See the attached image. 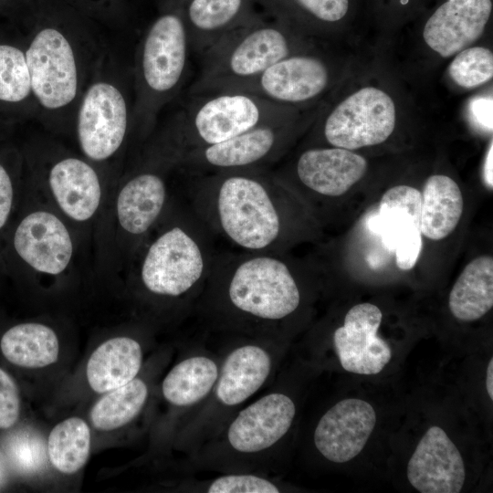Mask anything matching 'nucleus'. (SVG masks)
<instances>
[{
	"label": "nucleus",
	"instance_id": "nucleus-1",
	"mask_svg": "<svg viewBox=\"0 0 493 493\" xmlns=\"http://www.w3.org/2000/svg\"><path fill=\"white\" fill-rule=\"evenodd\" d=\"M285 193L270 168L192 175L188 205L232 250L279 253L287 234Z\"/></svg>",
	"mask_w": 493,
	"mask_h": 493
},
{
	"label": "nucleus",
	"instance_id": "nucleus-2",
	"mask_svg": "<svg viewBox=\"0 0 493 493\" xmlns=\"http://www.w3.org/2000/svg\"><path fill=\"white\" fill-rule=\"evenodd\" d=\"M25 54L40 121H74L82 93L107 55L100 39L73 21L40 16Z\"/></svg>",
	"mask_w": 493,
	"mask_h": 493
},
{
	"label": "nucleus",
	"instance_id": "nucleus-3",
	"mask_svg": "<svg viewBox=\"0 0 493 493\" xmlns=\"http://www.w3.org/2000/svg\"><path fill=\"white\" fill-rule=\"evenodd\" d=\"M291 107L233 91L190 94L154 144L152 155L171 164L180 153L229 140L260 125L288 119Z\"/></svg>",
	"mask_w": 493,
	"mask_h": 493
},
{
	"label": "nucleus",
	"instance_id": "nucleus-4",
	"mask_svg": "<svg viewBox=\"0 0 493 493\" xmlns=\"http://www.w3.org/2000/svg\"><path fill=\"white\" fill-rule=\"evenodd\" d=\"M238 314L281 320L297 310L300 290L292 268L274 252L217 251L206 284Z\"/></svg>",
	"mask_w": 493,
	"mask_h": 493
},
{
	"label": "nucleus",
	"instance_id": "nucleus-5",
	"mask_svg": "<svg viewBox=\"0 0 493 493\" xmlns=\"http://www.w3.org/2000/svg\"><path fill=\"white\" fill-rule=\"evenodd\" d=\"M190 205L165 223L142 253L139 278L150 293L179 298L206 284L218 250Z\"/></svg>",
	"mask_w": 493,
	"mask_h": 493
},
{
	"label": "nucleus",
	"instance_id": "nucleus-6",
	"mask_svg": "<svg viewBox=\"0 0 493 493\" xmlns=\"http://www.w3.org/2000/svg\"><path fill=\"white\" fill-rule=\"evenodd\" d=\"M191 50L184 17L176 13L161 15L143 34L132 77V124L142 132L152 129L160 111L184 85Z\"/></svg>",
	"mask_w": 493,
	"mask_h": 493
},
{
	"label": "nucleus",
	"instance_id": "nucleus-7",
	"mask_svg": "<svg viewBox=\"0 0 493 493\" xmlns=\"http://www.w3.org/2000/svg\"><path fill=\"white\" fill-rule=\"evenodd\" d=\"M130 84L107 54L82 93L74 117L78 143L87 159L106 161L124 144L133 121Z\"/></svg>",
	"mask_w": 493,
	"mask_h": 493
},
{
	"label": "nucleus",
	"instance_id": "nucleus-8",
	"mask_svg": "<svg viewBox=\"0 0 493 493\" xmlns=\"http://www.w3.org/2000/svg\"><path fill=\"white\" fill-rule=\"evenodd\" d=\"M294 39L278 26L246 23L231 31L202 57V68L190 94H202L221 85L249 79L294 54Z\"/></svg>",
	"mask_w": 493,
	"mask_h": 493
},
{
	"label": "nucleus",
	"instance_id": "nucleus-9",
	"mask_svg": "<svg viewBox=\"0 0 493 493\" xmlns=\"http://www.w3.org/2000/svg\"><path fill=\"white\" fill-rule=\"evenodd\" d=\"M289 137L288 119L264 124L220 143L185 151L171 163L191 175L220 171L270 168Z\"/></svg>",
	"mask_w": 493,
	"mask_h": 493
},
{
	"label": "nucleus",
	"instance_id": "nucleus-10",
	"mask_svg": "<svg viewBox=\"0 0 493 493\" xmlns=\"http://www.w3.org/2000/svg\"><path fill=\"white\" fill-rule=\"evenodd\" d=\"M395 121L392 98L380 89L365 87L330 110L323 122L322 134L332 147L355 150L386 141Z\"/></svg>",
	"mask_w": 493,
	"mask_h": 493
},
{
	"label": "nucleus",
	"instance_id": "nucleus-11",
	"mask_svg": "<svg viewBox=\"0 0 493 493\" xmlns=\"http://www.w3.org/2000/svg\"><path fill=\"white\" fill-rule=\"evenodd\" d=\"M330 79V69L321 58L294 53L255 77L229 82L205 93L242 92L292 107L318 98L328 88Z\"/></svg>",
	"mask_w": 493,
	"mask_h": 493
},
{
	"label": "nucleus",
	"instance_id": "nucleus-12",
	"mask_svg": "<svg viewBox=\"0 0 493 493\" xmlns=\"http://www.w3.org/2000/svg\"><path fill=\"white\" fill-rule=\"evenodd\" d=\"M382 311L372 303L353 306L343 325L335 330L333 343L342 368L358 374H377L389 363L392 350L377 334Z\"/></svg>",
	"mask_w": 493,
	"mask_h": 493
},
{
	"label": "nucleus",
	"instance_id": "nucleus-13",
	"mask_svg": "<svg viewBox=\"0 0 493 493\" xmlns=\"http://www.w3.org/2000/svg\"><path fill=\"white\" fill-rule=\"evenodd\" d=\"M13 246L17 256L34 270L58 275L69 265L72 238L65 224L53 213H29L16 226Z\"/></svg>",
	"mask_w": 493,
	"mask_h": 493
},
{
	"label": "nucleus",
	"instance_id": "nucleus-14",
	"mask_svg": "<svg viewBox=\"0 0 493 493\" xmlns=\"http://www.w3.org/2000/svg\"><path fill=\"white\" fill-rule=\"evenodd\" d=\"M375 424L376 414L368 402L357 398L341 400L319 421L314 432L315 446L329 461L348 462L363 449Z\"/></svg>",
	"mask_w": 493,
	"mask_h": 493
},
{
	"label": "nucleus",
	"instance_id": "nucleus-15",
	"mask_svg": "<svg viewBox=\"0 0 493 493\" xmlns=\"http://www.w3.org/2000/svg\"><path fill=\"white\" fill-rule=\"evenodd\" d=\"M407 478L421 493H458L466 469L461 454L446 433L431 426L421 438L407 465Z\"/></svg>",
	"mask_w": 493,
	"mask_h": 493
},
{
	"label": "nucleus",
	"instance_id": "nucleus-16",
	"mask_svg": "<svg viewBox=\"0 0 493 493\" xmlns=\"http://www.w3.org/2000/svg\"><path fill=\"white\" fill-rule=\"evenodd\" d=\"M148 166L132 175L117 196L119 226L133 238L147 236L163 215L167 205L168 189L163 170L173 167L152 156Z\"/></svg>",
	"mask_w": 493,
	"mask_h": 493
},
{
	"label": "nucleus",
	"instance_id": "nucleus-17",
	"mask_svg": "<svg viewBox=\"0 0 493 493\" xmlns=\"http://www.w3.org/2000/svg\"><path fill=\"white\" fill-rule=\"evenodd\" d=\"M379 220L387 245L395 252L396 265L409 270L421 254V193L409 185L387 190L379 205Z\"/></svg>",
	"mask_w": 493,
	"mask_h": 493
},
{
	"label": "nucleus",
	"instance_id": "nucleus-18",
	"mask_svg": "<svg viewBox=\"0 0 493 493\" xmlns=\"http://www.w3.org/2000/svg\"><path fill=\"white\" fill-rule=\"evenodd\" d=\"M491 10V0H446L425 23V42L443 58L456 55L481 37Z\"/></svg>",
	"mask_w": 493,
	"mask_h": 493
},
{
	"label": "nucleus",
	"instance_id": "nucleus-19",
	"mask_svg": "<svg viewBox=\"0 0 493 493\" xmlns=\"http://www.w3.org/2000/svg\"><path fill=\"white\" fill-rule=\"evenodd\" d=\"M366 170L367 162L362 156L332 146L305 150L294 164L298 182L313 194L326 197L344 194Z\"/></svg>",
	"mask_w": 493,
	"mask_h": 493
},
{
	"label": "nucleus",
	"instance_id": "nucleus-20",
	"mask_svg": "<svg viewBox=\"0 0 493 493\" xmlns=\"http://www.w3.org/2000/svg\"><path fill=\"white\" fill-rule=\"evenodd\" d=\"M296 413L286 394L265 395L243 409L231 423L227 438L242 453H256L276 444L288 431Z\"/></svg>",
	"mask_w": 493,
	"mask_h": 493
},
{
	"label": "nucleus",
	"instance_id": "nucleus-21",
	"mask_svg": "<svg viewBox=\"0 0 493 493\" xmlns=\"http://www.w3.org/2000/svg\"><path fill=\"white\" fill-rule=\"evenodd\" d=\"M49 190L58 207L78 222L90 219L101 200V185L96 170L87 161L63 157L48 170Z\"/></svg>",
	"mask_w": 493,
	"mask_h": 493
},
{
	"label": "nucleus",
	"instance_id": "nucleus-22",
	"mask_svg": "<svg viewBox=\"0 0 493 493\" xmlns=\"http://www.w3.org/2000/svg\"><path fill=\"white\" fill-rule=\"evenodd\" d=\"M270 369V356L263 348L252 344L236 348L224 362L216 397L226 405L244 402L262 386Z\"/></svg>",
	"mask_w": 493,
	"mask_h": 493
},
{
	"label": "nucleus",
	"instance_id": "nucleus-23",
	"mask_svg": "<svg viewBox=\"0 0 493 493\" xmlns=\"http://www.w3.org/2000/svg\"><path fill=\"white\" fill-rule=\"evenodd\" d=\"M142 348L129 337H115L100 345L87 364V379L93 391L110 392L135 378L142 365Z\"/></svg>",
	"mask_w": 493,
	"mask_h": 493
},
{
	"label": "nucleus",
	"instance_id": "nucleus-24",
	"mask_svg": "<svg viewBox=\"0 0 493 493\" xmlns=\"http://www.w3.org/2000/svg\"><path fill=\"white\" fill-rule=\"evenodd\" d=\"M246 0H191L186 8L185 26L191 49L202 56L210 47L242 22Z\"/></svg>",
	"mask_w": 493,
	"mask_h": 493
},
{
	"label": "nucleus",
	"instance_id": "nucleus-25",
	"mask_svg": "<svg viewBox=\"0 0 493 493\" xmlns=\"http://www.w3.org/2000/svg\"><path fill=\"white\" fill-rule=\"evenodd\" d=\"M463 212V196L449 176L434 174L427 178L421 194L420 230L432 240L448 236L456 227Z\"/></svg>",
	"mask_w": 493,
	"mask_h": 493
},
{
	"label": "nucleus",
	"instance_id": "nucleus-26",
	"mask_svg": "<svg viewBox=\"0 0 493 493\" xmlns=\"http://www.w3.org/2000/svg\"><path fill=\"white\" fill-rule=\"evenodd\" d=\"M452 315L473 321L493 307V258L480 256L469 262L455 282L448 299Z\"/></svg>",
	"mask_w": 493,
	"mask_h": 493
},
{
	"label": "nucleus",
	"instance_id": "nucleus-27",
	"mask_svg": "<svg viewBox=\"0 0 493 493\" xmlns=\"http://www.w3.org/2000/svg\"><path fill=\"white\" fill-rule=\"evenodd\" d=\"M1 351L12 363L26 368H41L57 362L59 344L55 331L40 323L16 325L1 338Z\"/></svg>",
	"mask_w": 493,
	"mask_h": 493
},
{
	"label": "nucleus",
	"instance_id": "nucleus-28",
	"mask_svg": "<svg viewBox=\"0 0 493 493\" xmlns=\"http://www.w3.org/2000/svg\"><path fill=\"white\" fill-rule=\"evenodd\" d=\"M215 362L205 356H194L175 365L163 382V394L171 404L186 406L203 399L217 381Z\"/></svg>",
	"mask_w": 493,
	"mask_h": 493
},
{
	"label": "nucleus",
	"instance_id": "nucleus-29",
	"mask_svg": "<svg viewBox=\"0 0 493 493\" xmlns=\"http://www.w3.org/2000/svg\"><path fill=\"white\" fill-rule=\"evenodd\" d=\"M47 456L51 464L64 474L79 471L87 462L90 451V431L79 417L58 424L47 440Z\"/></svg>",
	"mask_w": 493,
	"mask_h": 493
},
{
	"label": "nucleus",
	"instance_id": "nucleus-30",
	"mask_svg": "<svg viewBox=\"0 0 493 493\" xmlns=\"http://www.w3.org/2000/svg\"><path fill=\"white\" fill-rule=\"evenodd\" d=\"M147 395L146 384L136 378L110 391L91 409L92 425L106 431L123 426L140 413Z\"/></svg>",
	"mask_w": 493,
	"mask_h": 493
},
{
	"label": "nucleus",
	"instance_id": "nucleus-31",
	"mask_svg": "<svg viewBox=\"0 0 493 493\" xmlns=\"http://www.w3.org/2000/svg\"><path fill=\"white\" fill-rule=\"evenodd\" d=\"M27 101L35 104L25 49L0 44V102L17 105Z\"/></svg>",
	"mask_w": 493,
	"mask_h": 493
},
{
	"label": "nucleus",
	"instance_id": "nucleus-32",
	"mask_svg": "<svg viewBox=\"0 0 493 493\" xmlns=\"http://www.w3.org/2000/svg\"><path fill=\"white\" fill-rule=\"evenodd\" d=\"M5 453L11 467L22 475L38 472L46 464L47 449L36 431L16 430L5 442Z\"/></svg>",
	"mask_w": 493,
	"mask_h": 493
},
{
	"label": "nucleus",
	"instance_id": "nucleus-33",
	"mask_svg": "<svg viewBox=\"0 0 493 493\" xmlns=\"http://www.w3.org/2000/svg\"><path fill=\"white\" fill-rule=\"evenodd\" d=\"M451 79L460 87L472 89L493 77V54L484 47L464 48L448 67Z\"/></svg>",
	"mask_w": 493,
	"mask_h": 493
},
{
	"label": "nucleus",
	"instance_id": "nucleus-34",
	"mask_svg": "<svg viewBox=\"0 0 493 493\" xmlns=\"http://www.w3.org/2000/svg\"><path fill=\"white\" fill-rule=\"evenodd\" d=\"M209 493H278L270 481L254 475H228L215 479Z\"/></svg>",
	"mask_w": 493,
	"mask_h": 493
},
{
	"label": "nucleus",
	"instance_id": "nucleus-35",
	"mask_svg": "<svg viewBox=\"0 0 493 493\" xmlns=\"http://www.w3.org/2000/svg\"><path fill=\"white\" fill-rule=\"evenodd\" d=\"M20 413V398L13 378L0 368V429L13 426Z\"/></svg>",
	"mask_w": 493,
	"mask_h": 493
},
{
	"label": "nucleus",
	"instance_id": "nucleus-36",
	"mask_svg": "<svg viewBox=\"0 0 493 493\" xmlns=\"http://www.w3.org/2000/svg\"><path fill=\"white\" fill-rule=\"evenodd\" d=\"M296 3L316 19L334 23L345 16L349 0H295Z\"/></svg>",
	"mask_w": 493,
	"mask_h": 493
},
{
	"label": "nucleus",
	"instance_id": "nucleus-37",
	"mask_svg": "<svg viewBox=\"0 0 493 493\" xmlns=\"http://www.w3.org/2000/svg\"><path fill=\"white\" fill-rule=\"evenodd\" d=\"M14 184L10 173L0 162V231L6 225L14 205Z\"/></svg>",
	"mask_w": 493,
	"mask_h": 493
},
{
	"label": "nucleus",
	"instance_id": "nucleus-38",
	"mask_svg": "<svg viewBox=\"0 0 493 493\" xmlns=\"http://www.w3.org/2000/svg\"><path fill=\"white\" fill-rule=\"evenodd\" d=\"M492 109L493 100L491 97L478 96L469 101L468 114L475 125L485 131H492Z\"/></svg>",
	"mask_w": 493,
	"mask_h": 493
},
{
	"label": "nucleus",
	"instance_id": "nucleus-39",
	"mask_svg": "<svg viewBox=\"0 0 493 493\" xmlns=\"http://www.w3.org/2000/svg\"><path fill=\"white\" fill-rule=\"evenodd\" d=\"M493 145L492 142L490 143L489 149L488 151L485 163H484V170H483V175L485 182L487 183L488 186L492 188L493 182H492V161H493Z\"/></svg>",
	"mask_w": 493,
	"mask_h": 493
},
{
	"label": "nucleus",
	"instance_id": "nucleus-40",
	"mask_svg": "<svg viewBox=\"0 0 493 493\" xmlns=\"http://www.w3.org/2000/svg\"><path fill=\"white\" fill-rule=\"evenodd\" d=\"M486 387L488 394L493 400V359H490L487 368Z\"/></svg>",
	"mask_w": 493,
	"mask_h": 493
},
{
	"label": "nucleus",
	"instance_id": "nucleus-41",
	"mask_svg": "<svg viewBox=\"0 0 493 493\" xmlns=\"http://www.w3.org/2000/svg\"><path fill=\"white\" fill-rule=\"evenodd\" d=\"M4 475H5L4 467H3L2 461L0 460V485L3 482Z\"/></svg>",
	"mask_w": 493,
	"mask_h": 493
}]
</instances>
